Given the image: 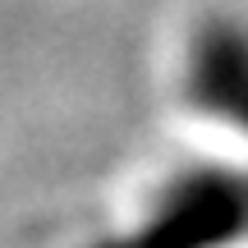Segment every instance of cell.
<instances>
[{
	"instance_id": "6da1fadb",
	"label": "cell",
	"mask_w": 248,
	"mask_h": 248,
	"mask_svg": "<svg viewBox=\"0 0 248 248\" xmlns=\"http://www.w3.org/2000/svg\"><path fill=\"white\" fill-rule=\"evenodd\" d=\"M248 234V188L230 179H193L142 234L110 248H216Z\"/></svg>"
},
{
	"instance_id": "7a4b0ae2",
	"label": "cell",
	"mask_w": 248,
	"mask_h": 248,
	"mask_svg": "<svg viewBox=\"0 0 248 248\" xmlns=\"http://www.w3.org/2000/svg\"><path fill=\"white\" fill-rule=\"evenodd\" d=\"M193 97L198 106L248 129V37L230 23H212L193 51Z\"/></svg>"
}]
</instances>
